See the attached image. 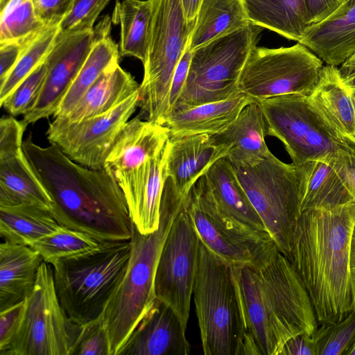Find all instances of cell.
Masks as SVG:
<instances>
[{
  "instance_id": "obj_1",
  "label": "cell",
  "mask_w": 355,
  "mask_h": 355,
  "mask_svg": "<svg viewBox=\"0 0 355 355\" xmlns=\"http://www.w3.org/2000/svg\"><path fill=\"white\" fill-rule=\"evenodd\" d=\"M23 150L53 205L58 223L99 241L130 240L135 225L123 193L107 166L80 165L55 146L42 147L30 136Z\"/></svg>"
},
{
  "instance_id": "obj_2",
  "label": "cell",
  "mask_w": 355,
  "mask_h": 355,
  "mask_svg": "<svg viewBox=\"0 0 355 355\" xmlns=\"http://www.w3.org/2000/svg\"><path fill=\"white\" fill-rule=\"evenodd\" d=\"M355 201L306 209L297 220L291 262L306 288L321 325L343 320L353 310L349 278Z\"/></svg>"
},
{
  "instance_id": "obj_3",
  "label": "cell",
  "mask_w": 355,
  "mask_h": 355,
  "mask_svg": "<svg viewBox=\"0 0 355 355\" xmlns=\"http://www.w3.org/2000/svg\"><path fill=\"white\" fill-rule=\"evenodd\" d=\"M186 196L177 193L167 180L162 198L158 229L142 234L135 227L126 272L101 316L108 337L109 355H117L156 300L155 278L160 254Z\"/></svg>"
},
{
  "instance_id": "obj_4",
  "label": "cell",
  "mask_w": 355,
  "mask_h": 355,
  "mask_svg": "<svg viewBox=\"0 0 355 355\" xmlns=\"http://www.w3.org/2000/svg\"><path fill=\"white\" fill-rule=\"evenodd\" d=\"M130 251V239L101 241L92 250L50 264L57 295L72 321L84 325L101 318L126 272Z\"/></svg>"
},
{
  "instance_id": "obj_5",
  "label": "cell",
  "mask_w": 355,
  "mask_h": 355,
  "mask_svg": "<svg viewBox=\"0 0 355 355\" xmlns=\"http://www.w3.org/2000/svg\"><path fill=\"white\" fill-rule=\"evenodd\" d=\"M309 165L310 162L301 166L286 164L270 153L254 164L234 166L267 231L279 252L290 261Z\"/></svg>"
},
{
  "instance_id": "obj_6",
  "label": "cell",
  "mask_w": 355,
  "mask_h": 355,
  "mask_svg": "<svg viewBox=\"0 0 355 355\" xmlns=\"http://www.w3.org/2000/svg\"><path fill=\"white\" fill-rule=\"evenodd\" d=\"M193 295L203 354L240 355L242 327L230 266L201 242Z\"/></svg>"
},
{
  "instance_id": "obj_7",
  "label": "cell",
  "mask_w": 355,
  "mask_h": 355,
  "mask_svg": "<svg viewBox=\"0 0 355 355\" xmlns=\"http://www.w3.org/2000/svg\"><path fill=\"white\" fill-rule=\"evenodd\" d=\"M195 22L185 19L180 0H155L139 85V103L146 120L165 125L169 115L173 76L188 44Z\"/></svg>"
},
{
  "instance_id": "obj_8",
  "label": "cell",
  "mask_w": 355,
  "mask_h": 355,
  "mask_svg": "<svg viewBox=\"0 0 355 355\" xmlns=\"http://www.w3.org/2000/svg\"><path fill=\"white\" fill-rule=\"evenodd\" d=\"M263 29L250 23L193 50L184 89L172 111L225 100L241 93V71Z\"/></svg>"
},
{
  "instance_id": "obj_9",
  "label": "cell",
  "mask_w": 355,
  "mask_h": 355,
  "mask_svg": "<svg viewBox=\"0 0 355 355\" xmlns=\"http://www.w3.org/2000/svg\"><path fill=\"white\" fill-rule=\"evenodd\" d=\"M82 328L62 306L52 266L43 261L17 329L0 355H72Z\"/></svg>"
},
{
  "instance_id": "obj_10",
  "label": "cell",
  "mask_w": 355,
  "mask_h": 355,
  "mask_svg": "<svg viewBox=\"0 0 355 355\" xmlns=\"http://www.w3.org/2000/svg\"><path fill=\"white\" fill-rule=\"evenodd\" d=\"M203 176L186 196L187 209L200 242L230 266L261 267L279 251L272 236L221 214Z\"/></svg>"
},
{
  "instance_id": "obj_11",
  "label": "cell",
  "mask_w": 355,
  "mask_h": 355,
  "mask_svg": "<svg viewBox=\"0 0 355 355\" xmlns=\"http://www.w3.org/2000/svg\"><path fill=\"white\" fill-rule=\"evenodd\" d=\"M257 102L268 124L269 135L283 143L295 165L330 160L349 144L327 124L307 96L285 94Z\"/></svg>"
},
{
  "instance_id": "obj_12",
  "label": "cell",
  "mask_w": 355,
  "mask_h": 355,
  "mask_svg": "<svg viewBox=\"0 0 355 355\" xmlns=\"http://www.w3.org/2000/svg\"><path fill=\"white\" fill-rule=\"evenodd\" d=\"M323 63L298 42L276 49L255 46L241 71L239 89L255 101L285 94L309 96Z\"/></svg>"
},
{
  "instance_id": "obj_13",
  "label": "cell",
  "mask_w": 355,
  "mask_h": 355,
  "mask_svg": "<svg viewBox=\"0 0 355 355\" xmlns=\"http://www.w3.org/2000/svg\"><path fill=\"white\" fill-rule=\"evenodd\" d=\"M263 286L273 355L301 334L313 335L318 321L309 293L291 262L279 251L257 268Z\"/></svg>"
},
{
  "instance_id": "obj_14",
  "label": "cell",
  "mask_w": 355,
  "mask_h": 355,
  "mask_svg": "<svg viewBox=\"0 0 355 355\" xmlns=\"http://www.w3.org/2000/svg\"><path fill=\"white\" fill-rule=\"evenodd\" d=\"M186 196L160 254L155 291L156 298L168 305L187 328L200 241L187 209Z\"/></svg>"
},
{
  "instance_id": "obj_15",
  "label": "cell",
  "mask_w": 355,
  "mask_h": 355,
  "mask_svg": "<svg viewBox=\"0 0 355 355\" xmlns=\"http://www.w3.org/2000/svg\"><path fill=\"white\" fill-rule=\"evenodd\" d=\"M139 90L112 110L76 121L55 118L46 137L73 162L92 169L105 166L120 132L139 103Z\"/></svg>"
},
{
  "instance_id": "obj_16",
  "label": "cell",
  "mask_w": 355,
  "mask_h": 355,
  "mask_svg": "<svg viewBox=\"0 0 355 355\" xmlns=\"http://www.w3.org/2000/svg\"><path fill=\"white\" fill-rule=\"evenodd\" d=\"M95 40L94 30L59 31L46 62L48 72L34 106L24 115L28 125L55 114L64 95L85 62Z\"/></svg>"
},
{
  "instance_id": "obj_17",
  "label": "cell",
  "mask_w": 355,
  "mask_h": 355,
  "mask_svg": "<svg viewBox=\"0 0 355 355\" xmlns=\"http://www.w3.org/2000/svg\"><path fill=\"white\" fill-rule=\"evenodd\" d=\"M166 145L139 168L116 178L135 227L142 234L156 231L159 225L162 198L167 180Z\"/></svg>"
},
{
  "instance_id": "obj_18",
  "label": "cell",
  "mask_w": 355,
  "mask_h": 355,
  "mask_svg": "<svg viewBox=\"0 0 355 355\" xmlns=\"http://www.w3.org/2000/svg\"><path fill=\"white\" fill-rule=\"evenodd\" d=\"M187 328L177 313L156 298L117 355H187L191 345Z\"/></svg>"
},
{
  "instance_id": "obj_19",
  "label": "cell",
  "mask_w": 355,
  "mask_h": 355,
  "mask_svg": "<svg viewBox=\"0 0 355 355\" xmlns=\"http://www.w3.org/2000/svg\"><path fill=\"white\" fill-rule=\"evenodd\" d=\"M242 327L240 355H273L263 288L257 268L230 266Z\"/></svg>"
},
{
  "instance_id": "obj_20",
  "label": "cell",
  "mask_w": 355,
  "mask_h": 355,
  "mask_svg": "<svg viewBox=\"0 0 355 355\" xmlns=\"http://www.w3.org/2000/svg\"><path fill=\"white\" fill-rule=\"evenodd\" d=\"M227 153L226 146L212 135L170 137L166 145V175L175 191L186 196L210 167Z\"/></svg>"
},
{
  "instance_id": "obj_21",
  "label": "cell",
  "mask_w": 355,
  "mask_h": 355,
  "mask_svg": "<svg viewBox=\"0 0 355 355\" xmlns=\"http://www.w3.org/2000/svg\"><path fill=\"white\" fill-rule=\"evenodd\" d=\"M170 139L168 128L135 117L120 132L107 159L115 179L157 155Z\"/></svg>"
},
{
  "instance_id": "obj_22",
  "label": "cell",
  "mask_w": 355,
  "mask_h": 355,
  "mask_svg": "<svg viewBox=\"0 0 355 355\" xmlns=\"http://www.w3.org/2000/svg\"><path fill=\"white\" fill-rule=\"evenodd\" d=\"M326 64L338 67L355 53V0H347L323 21L309 25L298 42Z\"/></svg>"
},
{
  "instance_id": "obj_23",
  "label": "cell",
  "mask_w": 355,
  "mask_h": 355,
  "mask_svg": "<svg viewBox=\"0 0 355 355\" xmlns=\"http://www.w3.org/2000/svg\"><path fill=\"white\" fill-rule=\"evenodd\" d=\"M307 99L341 139L355 146V105L338 67L323 66Z\"/></svg>"
},
{
  "instance_id": "obj_24",
  "label": "cell",
  "mask_w": 355,
  "mask_h": 355,
  "mask_svg": "<svg viewBox=\"0 0 355 355\" xmlns=\"http://www.w3.org/2000/svg\"><path fill=\"white\" fill-rule=\"evenodd\" d=\"M212 136L226 146V157L234 166L254 164L271 153L265 141L269 136L268 124L255 101L245 105L226 130Z\"/></svg>"
},
{
  "instance_id": "obj_25",
  "label": "cell",
  "mask_w": 355,
  "mask_h": 355,
  "mask_svg": "<svg viewBox=\"0 0 355 355\" xmlns=\"http://www.w3.org/2000/svg\"><path fill=\"white\" fill-rule=\"evenodd\" d=\"M254 99L243 93L193 107L174 109L166 124L170 137L196 135H217L226 130L243 107Z\"/></svg>"
},
{
  "instance_id": "obj_26",
  "label": "cell",
  "mask_w": 355,
  "mask_h": 355,
  "mask_svg": "<svg viewBox=\"0 0 355 355\" xmlns=\"http://www.w3.org/2000/svg\"><path fill=\"white\" fill-rule=\"evenodd\" d=\"M43 259L33 248L3 241L0 245V311L31 293Z\"/></svg>"
},
{
  "instance_id": "obj_27",
  "label": "cell",
  "mask_w": 355,
  "mask_h": 355,
  "mask_svg": "<svg viewBox=\"0 0 355 355\" xmlns=\"http://www.w3.org/2000/svg\"><path fill=\"white\" fill-rule=\"evenodd\" d=\"M203 177L207 191L221 214L268 232L227 157L217 160Z\"/></svg>"
},
{
  "instance_id": "obj_28",
  "label": "cell",
  "mask_w": 355,
  "mask_h": 355,
  "mask_svg": "<svg viewBox=\"0 0 355 355\" xmlns=\"http://www.w3.org/2000/svg\"><path fill=\"white\" fill-rule=\"evenodd\" d=\"M112 20L106 17L94 27L95 40L89 53L64 95L54 118L68 115L99 77L119 61V46L111 37Z\"/></svg>"
},
{
  "instance_id": "obj_29",
  "label": "cell",
  "mask_w": 355,
  "mask_h": 355,
  "mask_svg": "<svg viewBox=\"0 0 355 355\" xmlns=\"http://www.w3.org/2000/svg\"><path fill=\"white\" fill-rule=\"evenodd\" d=\"M33 205L50 211L53 201L24 150L0 157V205Z\"/></svg>"
},
{
  "instance_id": "obj_30",
  "label": "cell",
  "mask_w": 355,
  "mask_h": 355,
  "mask_svg": "<svg viewBox=\"0 0 355 355\" xmlns=\"http://www.w3.org/2000/svg\"><path fill=\"white\" fill-rule=\"evenodd\" d=\"M139 90L134 77L116 62L99 77L68 115L60 119L76 121L103 114Z\"/></svg>"
},
{
  "instance_id": "obj_31",
  "label": "cell",
  "mask_w": 355,
  "mask_h": 355,
  "mask_svg": "<svg viewBox=\"0 0 355 355\" xmlns=\"http://www.w3.org/2000/svg\"><path fill=\"white\" fill-rule=\"evenodd\" d=\"M155 0L117 1L112 21L120 26V56H130L145 62Z\"/></svg>"
},
{
  "instance_id": "obj_32",
  "label": "cell",
  "mask_w": 355,
  "mask_h": 355,
  "mask_svg": "<svg viewBox=\"0 0 355 355\" xmlns=\"http://www.w3.org/2000/svg\"><path fill=\"white\" fill-rule=\"evenodd\" d=\"M250 22L300 42L308 26L303 0H243Z\"/></svg>"
},
{
  "instance_id": "obj_33",
  "label": "cell",
  "mask_w": 355,
  "mask_h": 355,
  "mask_svg": "<svg viewBox=\"0 0 355 355\" xmlns=\"http://www.w3.org/2000/svg\"><path fill=\"white\" fill-rule=\"evenodd\" d=\"M60 227L50 211L40 207L28 204L0 205V235L3 241L31 247Z\"/></svg>"
},
{
  "instance_id": "obj_34",
  "label": "cell",
  "mask_w": 355,
  "mask_h": 355,
  "mask_svg": "<svg viewBox=\"0 0 355 355\" xmlns=\"http://www.w3.org/2000/svg\"><path fill=\"white\" fill-rule=\"evenodd\" d=\"M250 23L243 0H202L189 47L193 51L217 37L244 28Z\"/></svg>"
},
{
  "instance_id": "obj_35",
  "label": "cell",
  "mask_w": 355,
  "mask_h": 355,
  "mask_svg": "<svg viewBox=\"0 0 355 355\" xmlns=\"http://www.w3.org/2000/svg\"><path fill=\"white\" fill-rule=\"evenodd\" d=\"M334 158L310 162L301 212L306 209L331 208L353 200L334 166Z\"/></svg>"
},
{
  "instance_id": "obj_36",
  "label": "cell",
  "mask_w": 355,
  "mask_h": 355,
  "mask_svg": "<svg viewBox=\"0 0 355 355\" xmlns=\"http://www.w3.org/2000/svg\"><path fill=\"white\" fill-rule=\"evenodd\" d=\"M60 23L46 25L24 51L6 80L0 83V104L16 87L46 59L60 31Z\"/></svg>"
},
{
  "instance_id": "obj_37",
  "label": "cell",
  "mask_w": 355,
  "mask_h": 355,
  "mask_svg": "<svg viewBox=\"0 0 355 355\" xmlns=\"http://www.w3.org/2000/svg\"><path fill=\"white\" fill-rule=\"evenodd\" d=\"M99 241L87 233L61 226L58 230L33 243L43 261L51 264L53 261L75 257L96 248Z\"/></svg>"
},
{
  "instance_id": "obj_38",
  "label": "cell",
  "mask_w": 355,
  "mask_h": 355,
  "mask_svg": "<svg viewBox=\"0 0 355 355\" xmlns=\"http://www.w3.org/2000/svg\"><path fill=\"white\" fill-rule=\"evenodd\" d=\"M0 42L18 39L42 28L33 0H10L0 10Z\"/></svg>"
},
{
  "instance_id": "obj_39",
  "label": "cell",
  "mask_w": 355,
  "mask_h": 355,
  "mask_svg": "<svg viewBox=\"0 0 355 355\" xmlns=\"http://www.w3.org/2000/svg\"><path fill=\"white\" fill-rule=\"evenodd\" d=\"M47 72L48 66L45 60L16 87L1 103V106L11 116L26 114L35 105L42 91Z\"/></svg>"
},
{
  "instance_id": "obj_40",
  "label": "cell",
  "mask_w": 355,
  "mask_h": 355,
  "mask_svg": "<svg viewBox=\"0 0 355 355\" xmlns=\"http://www.w3.org/2000/svg\"><path fill=\"white\" fill-rule=\"evenodd\" d=\"M314 335L318 355H345L355 341V309L341 322L322 325Z\"/></svg>"
},
{
  "instance_id": "obj_41",
  "label": "cell",
  "mask_w": 355,
  "mask_h": 355,
  "mask_svg": "<svg viewBox=\"0 0 355 355\" xmlns=\"http://www.w3.org/2000/svg\"><path fill=\"white\" fill-rule=\"evenodd\" d=\"M111 0H75L71 12L60 25L62 32L94 29V24Z\"/></svg>"
},
{
  "instance_id": "obj_42",
  "label": "cell",
  "mask_w": 355,
  "mask_h": 355,
  "mask_svg": "<svg viewBox=\"0 0 355 355\" xmlns=\"http://www.w3.org/2000/svg\"><path fill=\"white\" fill-rule=\"evenodd\" d=\"M72 355H109V343L101 318L82 325Z\"/></svg>"
},
{
  "instance_id": "obj_43",
  "label": "cell",
  "mask_w": 355,
  "mask_h": 355,
  "mask_svg": "<svg viewBox=\"0 0 355 355\" xmlns=\"http://www.w3.org/2000/svg\"><path fill=\"white\" fill-rule=\"evenodd\" d=\"M27 125L13 116H3L0 120V157L23 150V135Z\"/></svg>"
},
{
  "instance_id": "obj_44",
  "label": "cell",
  "mask_w": 355,
  "mask_h": 355,
  "mask_svg": "<svg viewBox=\"0 0 355 355\" xmlns=\"http://www.w3.org/2000/svg\"><path fill=\"white\" fill-rule=\"evenodd\" d=\"M42 28L18 39L0 42V83L8 76L24 51Z\"/></svg>"
},
{
  "instance_id": "obj_45",
  "label": "cell",
  "mask_w": 355,
  "mask_h": 355,
  "mask_svg": "<svg viewBox=\"0 0 355 355\" xmlns=\"http://www.w3.org/2000/svg\"><path fill=\"white\" fill-rule=\"evenodd\" d=\"M75 0H33L35 13L44 24L60 23L71 12Z\"/></svg>"
},
{
  "instance_id": "obj_46",
  "label": "cell",
  "mask_w": 355,
  "mask_h": 355,
  "mask_svg": "<svg viewBox=\"0 0 355 355\" xmlns=\"http://www.w3.org/2000/svg\"><path fill=\"white\" fill-rule=\"evenodd\" d=\"M334 164L352 199L355 201V146L349 144L334 157Z\"/></svg>"
},
{
  "instance_id": "obj_47",
  "label": "cell",
  "mask_w": 355,
  "mask_h": 355,
  "mask_svg": "<svg viewBox=\"0 0 355 355\" xmlns=\"http://www.w3.org/2000/svg\"><path fill=\"white\" fill-rule=\"evenodd\" d=\"M25 300L0 311V351L9 343L21 318Z\"/></svg>"
},
{
  "instance_id": "obj_48",
  "label": "cell",
  "mask_w": 355,
  "mask_h": 355,
  "mask_svg": "<svg viewBox=\"0 0 355 355\" xmlns=\"http://www.w3.org/2000/svg\"><path fill=\"white\" fill-rule=\"evenodd\" d=\"M192 52L193 51L189 49L188 44L175 70L170 90L168 117L184 89L188 75Z\"/></svg>"
},
{
  "instance_id": "obj_49",
  "label": "cell",
  "mask_w": 355,
  "mask_h": 355,
  "mask_svg": "<svg viewBox=\"0 0 355 355\" xmlns=\"http://www.w3.org/2000/svg\"><path fill=\"white\" fill-rule=\"evenodd\" d=\"M278 355H318L315 335L301 334L287 340Z\"/></svg>"
},
{
  "instance_id": "obj_50",
  "label": "cell",
  "mask_w": 355,
  "mask_h": 355,
  "mask_svg": "<svg viewBox=\"0 0 355 355\" xmlns=\"http://www.w3.org/2000/svg\"><path fill=\"white\" fill-rule=\"evenodd\" d=\"M303 1L308 26L323 21L341 4L340 0H303Z\"/></svg>"
},
{
  "instance_id": "obj_51",
  "label": "cell",
  "mask_w": 355,
  "mask_h": 355,
  "mask_svg": "<svg viewBox=\"0 0 355 355\" xmlns=\"http://www.w3.org/2000/svg\"><path fill=\"white\" fill-rule=\"evenodd\" d=\"M349 278L352 293V306L355 309V224L354 225L349 251Z\"/></svg>"
},
{
  "instance_id": "obj_52",
  "label": "cell",
  "mask_w": 355,
  "mask_h": 355,
  "mask_svg": "<svg viewBox=\"0 0 355 355\" xmlns=\"http://www.w3.org/2000/svg\"><path fill=\"white\" fill-rule=\"evenodd\" d=\"M202 0H180L185 19L188 23L196 21Z\"/></svg>"
},
{
  "instance_id": "obj_53",
  "label": "cell",
  "mask_w": 355,
  "mask_h": 355,
  "mask_svg": "<svg viewBox=\"0 0 355 355\" xmlns=\"http://www.w3.org/2000/svg\"><path fill=\"white\" fill-rule=\"evenodd\" d=\"M342 78H344L355 71V53L349 57L338 68Z\"/></svg>"
},
{
  "instance_id": "obj_54",
  "label": "cell",
  "mask_w": 355,
  "mask_h": 355,
  "mask_svg": "<svg viewBox=\"0 0 355 355\" xmlns=\"http://www.w3.org/2000/svg\"><path fill=\"white\" fill-rule=\"evenodd\" d=\"M342 78L347 89L352 94L355 92V71Z\"/></svg>"
},
{
  "instance_id": "obj_55",
  "label": "cell",
  "mask_w": 355,
  "mask_h": 355,
  "mask_svg": "<svg viewBox=\"0 0 355 355\" xmlns=\"http://www.w3.org/2000/svg\"><path fill=\"white\" fill-rule=\"evenodd\" d=\"M345 355H355V341L345 353Z\"/></svg>"
},
{
  "instance_id": "obj_56",
  "label": "cell",
  "mask_w": 355,
  "mask_h": 355,
  "mask_svg": "<svg viewBox=\"0 0 355 355\" xmlns=\"http://www.w3.org/2000/svg\"><path fill=\"white\" fill-rule=\"evenodd\" d=\"M10 0H0V10H2Z\"/></svg>"
},
{
  "instance_id": "obj_57",
  "label": "cell",
  "mask_w": 355,
  "mask_h": 355,
  "mask_svg": "<svg viewBox=\"0 0 355 355\" xmlns=\"http://www.w3.org/2000/svg\"><path fill=\"white\" fill-rule=\"evenodd\" d=\"M352 98L355 105V92L352 93Z\"/></svg>"
},
{
  "instance_id": "obj_58",
  "label": "cell",
  "mask_w": 355,
  "mask_h": 355,
  "mask_svg": "<svg viewBox=\"0 0 355 355\" xmlns=\"http://www.w3.org/2000/svg\"><path fill=\"white\" fill-rule=\"evenodd\" d=\"M347 1V0H340V3H343V2H345V1Z\"/></svg>"
}]
</instances>
